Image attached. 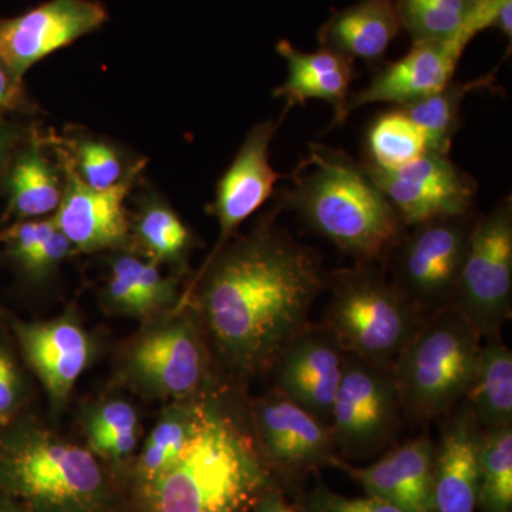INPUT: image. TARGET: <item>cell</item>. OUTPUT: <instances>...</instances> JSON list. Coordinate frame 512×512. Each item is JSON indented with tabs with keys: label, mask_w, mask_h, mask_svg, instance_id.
<instances>
[{
	"label": "cell",
	"mask_w": 512,
	"mask_h": 512,
	"mask_svg": "<svg viewBox=\"0 0 512 512\" xmlns=\"http://www.w3.org/2000/svg\"><path fill=\"white\" fill-rule=\"evenodd\" d=\"M402 417L392 370L346 355L330 420L338 454L363 458L379 453L396 439Z\"/></svg>",
	"instance_id": "9"
},
{
	"label": "cell",
	"mask_w": 512,
	"mask_h": 512,
	"mask_svg": "<svg viewBox=\"0 0 512 512\" xmlns=\"http://www.w3.org/2000/svg\"><path fill=\"white\" fill-rule=\"evenodd\" d=\"M20 400V377L12 357L0 348V423L8 420Z\"/></svg>",
	"instance_id": "37"
},
{
	"label": "cell",
	"mask_w": 512,
	"mask_h": 512,
	"mask_svg": "<svg viewBox=\"0 0 512 512\" xmlns=\"http://www.w3.org/2000/svg\"><path fill=\"white\" fill-rule=\"evenodd\" d=\"M69 153H62L63 164L93 190H109L130 171L119 150L97 138L83 137L67 143Z\"/></svg>",
	"instance_id": "32"
},
{
	"label": "cell",
	"mask_w": 512,
	"mask_h": 512,
	"mask_svg": "<svg viewBox=\"0 0 512 512\" xmlns=\"http://www.w3.org/2000/svg\"><path fill=\"white\" fill-rule=\"evenodd\" d=\"M332 467L349 474L367 495L396 505L404 512H436L434 443L426 431L387 451L370 466L353 467L336 457Z\"/></svg>",
	"instance_id": "18"
},
{
	"label": "cell",
	"mask_w": 512,
	"mask_h": 512,
	"mask_svg": "<svg viewBox=\"0 0 512 512\" xmlns=\"http://www.w3.org/2000/svg\"><path fill=\"white\" fill-rule=\"evenodd\" d=\"M478 217L473 210L420 222L390 249L383 264L387 275L424 318L456 305Z\"/></svg>",
	"instance_id": "7"
},
{
	"label": "cell",
	"mask_w": 512,
	"mask_h": 512,
	"mask_svg": "<svg viewBox=\"0 0 512 512\" xmlns=\"http://www.w3.org/2000/svg\"><path fill=\"white\" fill-rule=\"evenodd\" d=\"M281 207L355 262L384 264L407 229L362 161L322 143L296 164Z\"/></svg>",
	"instance_id": "2"
},
{
	"label": "cell",
	"mask_w": 512,
	"mask_h": 512,
	"mask_svg": "<svg viewBox=\"0 0 512 512\" xmlns=\"http://www.w3.org/2000/svg\"><path fill=\"white\" fill-rule=\"evenodd\" d=\"M400 26L412 36L413 42L448 40L463 36L473 40L468 32L477 0H393Z\"/></svg>",
	"instance_id": "29"
},
{
	"label": "cell",
	"mask_w": 512,
	"mask_h": 512,
	"mask_svg": "<svg viewBox=\"0 0 512 512\" xmlns=\"http://www.w3.org/2000/svg\"><path fill=\"white\" fill-rule=\"evenodd\" d=\"M0 491L29 512H107L110 491L92 451L40 427L0 439Z\"/></svg>",
	"instance_id": "4"
},
{
	"label": "cell",
	"mask_w": 512,
	"mask_h": 512,
	"mask_svg": "<svg viewBox=\"0 0 512 512\" xmlns=\"http://www.w3.org/2000/svg\"><path fill=\"white\" fill-rule=\"evenodd\" d=\"M18 336L29 366L39 376L52 403L60 406L89 365L92 340L72 316L23 323L18 326Z\"/></svg>",
	"instance_id": "20"
},
{
	"label": "cell",
	"mask_w": 512,
	"mask_h": 512,
	"mask_svg": "<svg viewBox=\"0 0 512 512\" xmlns=\"http://www.w3.org/2000/svg\"><path fill=\"white\" fill-rule=\"evenodd\" d=\"M57 227L52 218H39V220H25L15 225L2 235L9 244L13 258L22 265L26 272L36 261L49 238L55 234Z\"/></svg>",
	"instance_id": "34"
},
{
	"label": "cell",
	"mask_w": 512,
	"mask_h": 512,
	"mask_svg": "<svg viewBox=\"0 0 512 512\" xmlns=\"http://www.w3.org/2000/svg\"><path fill=\"white\" fill-rule=\"evenodd\" d=\"M0 512H28L23 510L22 507H18V505L9 503V501H2L0 503Z\"/></svg>",
	"instance_id": "40"
},
{
	"label": "cell",
	"mask_w": 512,
	"mask_h": 512,
	"mask_svg": "<svg viewBox=\"0 0 512 512\" xmlns=\"http://www.w3.org/2000/svg\"><path fill=\"white\" fill-rule=\"evenodd\" d=\"M446 417L439 444H434V508L474 512L483 429L464 402Z\"/></svg>",
	"instance_id": "19"
},
{
	"label": "cell",
	"mask_w": 512,
	"mask_h": 512,
	"mask_svg": "<svg viewBox=\"0 0 512 512\" xmlns=\"http://www.w3.org/2000/svg\"><path fill=\"white\" fill-rule=\"evenodd\" d=\"M326 276L322 258L274 214L211 254L198 276L197 309L221 365L241 379L269 372L311 323Z\"/></svg>",
	"instance_id": "1"
},
{
	"label": "cell",
	"mask_w": 512,
	"mask_h": 512,
	"mask_svg": "<svg viewBox=\"0 0 512 512\" xmlns=\"http://www.w3.org/2000/svg\"><path fill=\"white\" fill-rule=\"evenodd\" d=\"M255 512H301L293 508L279 491L266 488L255 501Z\"/></svg>",
	"instance_id": "39"
},
{
	"label": "cell",
	"mask_w": 512,
	"mask_h": 512,
	"mask_svg": "<svg viewBox=\"0 0 512 512\" xmlns=\"http://www.w3.org/2000/svg\"><path fill=\"white\" fill-rule=\"evenodd\" d=\"M109 19L96 0H49L8 20H0V62L13 76L100 29Z\"/></svg>",
	"instance_id": "11"
},
{
	"label": "cell",
	"mask_w": 512,
	"mask_h": 512,
	"mask_svg": "<svg viewBox=\"0 0 512 512\" xmlns=\"http://www.w3.org/2000/svg\"><path fill=\"white\" fill-rule=\"evenodd\" d=\"M208 406L204 403H181L168 409L151 431L141 451L138 474L144 485L160 476L177 460L197 434Z\"/></svg>",
	"instance_id": "28"
},
{
	"label": "cell",
	"mask_w": 512,
	"mask_h": 512,
	"mask_svg": "<svg viewBox=\"0 0 512 512\" xmlns=\"http://www.w3.org/2000/svg\"><path fill=\"white\" fill-rule=\"evenodd\" d=\"M138 416L123 400H111L94 410L87 423L90 451L109 460H121L137 446Z\"/></svg>",
	"instance_id": "31"
},
{
	"label": "cell",
	"mask_w": 512,
	"mask_h": 512,
	"mask_svg": "<svg viewBox=\"0 0 512 512\" xmlns=\"http://www.w3.org/2000/svg\"><path fill=\"white\" fill-rule=\"evenodd\" d=\"M306 512H404L396 505L366 495V497H343L319 485L305 500Z\"/></svg>",
	"instance_id": "35"
},
{
	"label": "cell",
	"mask_w": 512,
	"mask_h": 512,
	"mask_svg": "<svg viewBox=\"0 0 512 512\" xmlns=\"http://www.w3.org/2000/svg\"><path fill=\"white\" fill-rule=\"evenodd\" d=\"M111 274L121 276L147 303L150 312L168 306L177 298L175 281L160 272L157 264L134 255H119L111 261Z\"/></svg>",
	"instance_id": "33"
},
{
	"label": "cell",
	"mask_w": 512,
	"mask_h": 512,
	"mask_svg": "<svg viewBox=\"0 0 512 512\" xmlns=\"http://www.w3.org/2000/svg\"><path fill=\"white\" fill-rule=\"evenodd\" d=\"M363 165L406 227L476 210V178L458 167L450 154L427 151L393 171Z\"/></svg>",
	"instance_id": "10"
},
{
	"label": "cell",
	"mask_w": 512,
	"mask_h": 512,
	"mask_svg": "<svg viewBox=\"0 0 512 512\" xmlns=\"http://www.w3.org/2000/svg\"><path fill=\"white\" fill-rule=\"evenodd\" d=\"M19 80L0 62V109L15 106L19 100Z\"/></svg>",
	"instance_id": "38"
},
{
	"label": "cell",
	"mask_w": 512,
	"mask_h": 512,
	"mask_svg": "<svg viewBox=\"0 0 512 512\" xmlns=\"http://www.w3.org/2000/svg\"><path fill=\"white\" fill-rule=\"evenodd\" d=\"M346 355L335 333L319 323H309L276 357L275 390L330 427Z\"/></svg>",
	"instance_id": "12"
},
{
	"label": "cell",
	"mask_w": 512,
	"mask_h": 512,
	"mask_svg": "<svg viewBox=\"0 0 512 512\" xmlns=\"http://www.w3.org/2000/svg\"><path fill=\"white\" fill-rule=\"evenodd\" d=\"M64 178L59 168L33 143L19 157L9 178L10 208L23 220L55 215L63 197Z\"/></svg>",
	"instance_id": "25"
},
{
	"label": "cell",
	"mask_w": 512,
	"mask_h": 512,
	"mask_svg": "<svg viewBox=\"0 0 512 512\" xmlns=\"http://www.w3.org/2000/svg\"><path fill=\"white\" fill-rule=\"evenodd\" d=\"M130 375L161 396L187 397L207 375V346L201 323L191 316L171 320L146 333L128 359Z\"/></svg>",
	"instance_id": "13"
},
{
	"label": "cell",
	"mask_w": 512,
	"mask_h": 512,
	"mask_svg": "<svg viewBox=\"0 0 512 512\" xmlns=\"http://www.w3.org/2000/svg\"><path fill=\"white\" fill-rule=\"evenodd\" d=\"M254 423L265 460L285 473L332 466L339 457L330 427L275 389L256 402Z\"/></svg>",
	"instance_id": "14"
},
{
	"label": "cell",
	"mask_w": 512,
	"mask_h": 512,
	"mask_svg": "<svg viewBox=\"0 0 512 512\" xmlns=\"http://www.w3.org/2000/svg\"><path fill=\"white\" fill-rule=\"evenodd\" d=\"M501 30L503 35L512 36V0H477L468 30L476 37L487 29Z\"/></svg>",
	"instance_id": "36"
},
{
	"label": "cell",
	"mask_w": 512,
	"mask_h": 512,
	"mask_svg": "<svg viewBox=\"0 0 512 512\" xmlns=\"http://www.w3.org/2000/svg\"><path fill=\"white\" fill-rule=\"evenodd\" d=\"M481 342L457 308L424 320L392 367L403 416L429 421L460 406L473 382Z\"/></svg>",
	"instance_id": "6"
},
{
	"label": "cell",
	"mask_w": 512,
	"mask_h": 512,
	"mask_svg": "<svg viewBox=\"0 0 512 512\" xmlns=\"http://www.w3.org/2000/svg\"><path fill=\"white\" fill-rule=\"evenodd\" d=\"M399 15L393 0H359L335 10L318 33L319 45L348 59L380 66L397 36Z\"/></svg>",
	"instance_id": "22"
},
{
	"label": "cell",
	"mask_w": 512,
	"mask_h": 512,
	"mask_svg": "<svg viewBox=\"0 0 512 512\" xmlns=\"http://www.w3.org/2000/svg\"><path fill=\"white\" fill-rule=\"evenodd\" d=\"M266 488L268 471L251 439L211 406L183 453L144 485L147 512L247 510Z\"/></svg>",
	"instance_id": "3"
},
{
	"label": "cell",
	"mask_w": 512,
	"mask_h": 512,
	"mask_svg": "<svg viewBox=\"0 0 512 512\" xmlns=\"http://www.w3.org/2000/svg\"><path fill=\"white\" fill-rule=\"evenodd\" d=\"M133 231L148 261L157 265L183 266L194 242L177 212L154 195L146 198L138 210Z\"/></svg>",
	"instance_id": "27"
},
{
	"label": "cell",
	"mask_w": 512,
	"mask_h": 512,
	"mask_svg": "<svg viewBox=\"0 0 512 512\" xmlns=\"http://www.w3.org/2000/svg\"><path fill=\"white\" fill-rule=\"evenodd\" d=\"M322 323L348 355L390 369L423 325V315L390 281L380 262H355L328 272Z\"/></svg>",
	"instance_id": "5"
},
{
	"label": "cell",
	"mask_w": 512,
	"mask_h": 512,
	"mask_svg": "<svg viewBox=\"0 0 512 512\" xmlns=\"http://www.w3.org/2000/svg\"><path fill=\"white\" fill-rule=\"evenodd\" d=\"M464 403L483 430L512 427V352L503 336L484 338Z\"/></svg>",
	"instance_id": "23"
},
{
	"label": "cell",
	"mask_w": 512,
	"mask_h": 512,
	"mask_svg": "<svg viewBox=\"0 0 512 512\" xmlns=\"http://www.w3.org/2000/svg\"><path fill=\"white\" fill-rule=\"evenodd\" d=\"M477 507L512 512V427L483 430Z\"/></svg>",
	"instance_id": "30"
},
{
	"label": "cell",
	"mask_w": 512,
	"mask_h": 512,
	"mask_svg": "<svg viewBox=\"0 0 512 512\" xmlns=\"http://www.w3.org/2000/svg\"><path fill=\"white\" fill-rule=\"evenodd\" d=\"M204 512H245V510H241V508H221V510H212Z\"/></svg>",
	"instance_id": "41"
},
{
	"label": "cell",
	"mask_w": 512,
	"mask_h": 512,
	"mask_svg": "<svg viewBox=\"0 0 512 512\" xmlns=\"http://www.w3.org/2000/svg\"><path fill=\"white\" fill-rule=\"evenodd\" d=\"M5 147V138L0 134V158H2L3 153H5Z\"/></svg>",
	"instance_id": "42"
},
{
	"label": "cell",
	"mask_w": 512,
	"mask_h": 512,
	"mask_svg": "<svg viewBox=\"0 0 512 512\" xmlns=\"http://www.w3.org/2000/svg\"><path fill=\"white\" fill-rule=\"evenodd\" d=\"M429 151L423 130L400 107L377 116L363 138V163L399 170Z\"/></svg>",
	"instance_id": "26"
},
{
	"label": "cell",
	"mask_w": 512,
	"mask_h": 512,
	"mask_svg": "<svg viewBox=\"0 0 512 512\" xmlns=\"http://www.w3.org/2000/svg\"><path fill=\"white\" fill-rule=\"evenodd\" d=\"M143 168L144 161H138L119 184L100 191L87 187L63 164V197L53 220L74 251H103L127 241L130 224L124 202Z\"/></svg>",
	"instance_id": "15"
},
{
	"label": "cell",
	"mask_w": 512,
	"mask_h": 512,
	"mask_svg": "<svg viewBox=\"0 0 512 512\" xmlns=\"http://www.w3.org/2000/svg\"><path fill=\"white\" fill-rule=\"evenodd\" d=\"M468 43L470 40L463 36L413 42L406 56L377 66L370 83L350 94L349 114L367 104L390 103L402 107L439 92L454 80Z\"/></svg>",
	"instance_id": "17"
},
{
	"label": "cell",
	"mask_w": 512,
	"mask_h": 512,
	"mask_svg": "<svg viewBox=\"0 0 512 512\" xmlns=\"http://www.w3.org/2000/svg\"><path fill=\"white\" fill-rule=\"evenodd\" d=\"M286 116L255 124L249 130L237 156L217 185L211 214L220 224V238L212 254L234 237L242 222L254 215L274 194L281 174L271 164V144Z\"/></svg>",
	"instance_id": "16"
},
{
	"label": "cell",
	"mask_w": 512,
	"mask_h": 512,
	"mask_svg": "<svg viewBox=\"0 0 512 512\" xmlns=\"http://www.w3.org/2000/svg\"><path fill=\"white\" fill-rule=\"evenodd\" d=\"M481 338L501 335L512 312V198L480 214L458 282L456 305Z\"/></svg>",
	"instance_id": "8"
},
{
	"label": "cell",
	"mask_w": 512,
	"mask_h": 512,
	"mask_svg": "<svg viewBox=\"0 0 512 512\" xmlns=\"http://www.w3.org/2000/svg\"><path fill=\"white\" fill-rule=\"evenodd\" d=\"M276 52L288 66L285 82L274 90V96L285 101L282 114L288 116L292 109L305 106L309 100H322L335 113L332 128L342 126L350 116L348 103L356 76L355 62L323 47L316 52H303L288 40L278 42Z\"/></svg>",
	"instance_id": "21"
},
{
	"label": "cell",
	"mask_w": 512,
	"mask_h": 512,
	"mask_svg": "<svg viewBox=\"0 0 512 512\" xmlns=\"http://www.w3.org/2000/svg\"><path fill=\"white\" fill-rule=\"evenodd\" d=\"M495 70L471 82L451 80L439 92L400 107L423 130L427 148L433 153L450 154L454 137L461 126V107L468 94L494 90Z\"/></svg>",
	"instance_id": "24"
}]
</instances>
